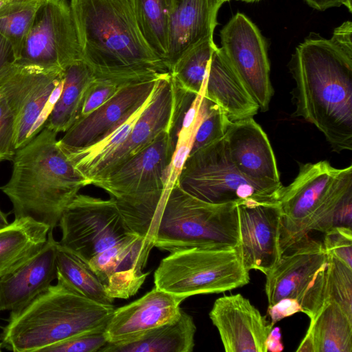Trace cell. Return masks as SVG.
<instances>
[{"label":"cell","instance_id":"7","mask_svg":"<svg viewBox=\"0 0 352 352\" xmlns=\"http://www.w3.org/2000/svg\"><path fill=\"white\" fill-rule=\"evenodd\" d=\"M250 280L238 248H194L170 252L154 274L155 287L185 299L230 291Z\"/></svg>","mask_w":352,"mask_h":352},{"label":"cell","instance_id":"9","mask_svg":"<svg viewBox=\"0 0 352 352\" xmlns=\"http://www.w3.org/2000/svg\"><path fill=\"white\" fill-rule=\"evenodd\" d=\"M328 254L322 242L305 235L290 245L266 274L268 308L283 299H293L301 312L313 318L326 301Z\"/></svg>","mask_w":352,"mask_h":352},{"label":"cell","instance_id":"24","mask_svg":"<svg viewBox=\"0 0 352 352\" xmlns=\"http://www.w3.org/2000/svg\"><path fill=\"white\" fill-rule=\"evenodd\" d=\"M204 85V96L217 104L232 122L253 117L259 111L220 48L211 56Z\"/></svg>","mask_w":352,"mask_h":352},{"label":"cell","instance_id":"23","mask_svg":"<svg viewBox=\"0 0 352 352\" xmlns=\"http://www.w3.org/2000/svg\"><path fill=\"white\" fill-rule=\"evenodd\" d=\"M226 0H175L168 22L164 63L170 72L179 58L197 43L213 38L217 14Z\"/></svg>","mask_w":352,"mask_h":352},{"label":"cell","instance_id":"14","mask_svg":"<svg viewBox=\"0 0 352 352\" xmlns=\"http://www.w3.org/2000/svg\"><path fill=\"white\" fill-rule=\"evenodd\" d=\"M175 148L168 131H164L93 185L113 199L164 191Z\"/></svg>","mask_w":352,"mask_h":352},{"label":"cell","instance_id":"12","mask_svg":"<svg viewBox=\"0 0 352 352\" xmlns=\"http://www.w3.org/2000/svg\"><path fill=\"white\" fill-rule=\"evenodd\" d=\"M82 59L75 23L67 0H45L23 42L16 63L64 69Z\"/></svg>","mask_w":352,"mask_h":352},{"label":"cell","instance_id":"11","mask_svg":"<svg viewBox=\"0 0 352 352\" xmlns=\"http://www.w3.org/2000/svg\"><path fill=\"white\" fill-rule=\"evenodd\" d=\"M63 69L15 63L0 84V94L16 118L15 147L27 144L45 127L60 96Z\"/></svg>","mask_w":352,"mask_h":352},{"label":"cell","instance_id":"25","mask_svg":"<svg viewBox=\"0 0 352 352\" xmlns=\"http://www.w3.org/2000/svg\"><path fill=\"white\" fill-rule=\"evenodd\" d=\"M298 352H351L352 318L335 301L328 300L310 319Z\"/></svg>","mask_w":352,"mask_h":352},{"label":"cell","instance_id":"18","mask_svg":"<svg viewBox=\"0 0 352 352\" xmlns=\"http://www.w3.org/2000/svg\"><path fill=\"white\" fill-rule=\"evenodd\" d=\"M153 243L135 234L94 256L87 263L113 299H127L140 289Z\"/></svg>","mask_w":352,"mask_h":352},{"label":"cell","instance_id":"15","mask_svg":"<svg viewBox=\"0 0 352 352\" xmlns=\"http://www.w3.org/2000/svg\"><path fill=\"white\" fill-rule=\"evenodd\" d=\"M239 250L245 268L265 275L280 260L281 212L277 201L243 200L236 203Z\"/></svg>","mask_w":352,"mask_h":352},{"label":"cell","instance_id":"40","mask_svg":"<svg viewBox=\"0 0 352 352\" xmlns=\"http://www.w3.org/2000/svg\"><path fill=\"white\" fill-rule=\"evenodd\" d=\"M16 61L11 43L0 34V84Z\"/></svg>","mask_w":352,"mask_h":352},{"label":"cell","instance_id":"27","mask_svg":"<svg viewBox=\"0 0 352 352\" xmlns=\"http://www.w3.org/2000/svg\"><path fill=\"white\" fill-rule=\"evenodd\" d=\"M196 325L192 317L182 309L179 317L126 343H107L100 352H192Z\"/></svg>","mask_w":352,"mask_h":352},{"label":"cell","instance_id":"10","mask_svg":"<svg viewBox=\"0 0 352 352\" xmlns=\"http://www.w3.org/2000/svg\"><path fill=\"white\" fill-rule=\"evenodd\" d=\"M58 226L59 245L86 263L133 233L115 201L77 194L64 210Z\"/></svg>","mask_w":352,"mask_h":352},{"label":"cell","instance_id":"22","mask_svg":"<svg viewBox=\"0 0 352 352\" xmlns=\"http://www.w3.org/2000/svg\"><path fill=\"white\" fill-rule=\"evenodd\" d=\"M53 230L41 250L22 265L0 278V311H14L28 304L56 278L58 242Z\"/></svg>","mask_w":352,"mask_h":352},{"label":"cell","instance_id":"13","mask_svg":"<svg viewBox=\"0 0 352 352\" xmlns=\"http://www.w3.org/2000/svg\"><path fill=\"white\" fill-rule=\"evenodd\" d=\"M222 54L258 105L269 109L274 94L266 42L256 25L236 13L220 32Z\"/></svg>","mask_w":352,"mask_h":352},{"label":"cell","instance_id":"28","mask_svg":"<svg viewBox=\"0 0 352 352\" xmlns=\"http://www.w3.org/2000/svg\"><path fill=\"white\" fill-rule=\"evenodd\" d=\"M95 76L82 60L63 69L61 92L47 118L45 127L58 133L66 132L78 120L85 91Z\"/></svg>","mask_w":352,"mask_h":352},{"label":"cell","instance_id":"21","mask_svg":"<svg viewBox=\"0 0 352 352\" xmlns=\"http://www.w3.org/2000/svg\"><path fill=\"white\" fill-rule=\"evenodd\" d=\"M173 104L170 74L158 79L126 141L102 164L92 185L147 146L170 127Z\"/></svg>","mask_w":352,"mask_h":352},{"label":"cell","instance_id":"49","mask_svg":"<svg viewBox=\"0 0 352 352\" xmlns=\"http://www.w3.org/2000/svg\"><path fill=\"white\" fill-rule=\"evenodd\" d=\"M227 1H229V0H226Z\"/></svg>","mask_w":352,"mask_h":352},{"label":"cell","instance_id":"37","mask_svg":"<svg viewBox=\"0 0 352 352\" xmlns=\"http://www.w3.org/2000/svg\"><path fill=\"white\" fill-rule=\"evenodd\" d=\"M16 118L11 107L0 94V162L12 160L15 153Z\"/></svg>","mask_w":352,"mask_h":352},{"label":"cell","instance_id":"35","mask_svg":"<svg viewBox=\"0 0 352 352\" xmlns=\"http://www.w3.org/2000/svg\"><path fill=\"white\" fill-rule=\"evenodd\" d=\"M324 234L322 245L327 254L352 268L351 227L337 226Z\"/></svg>","mask_w":352,"mask_h":352},{"label":"cell","instance_id":"6","mask_svg":"<svg viewBox=\"0 0 352 352\" xmlns=\"http://www.w3.org/2000/svg\"><path fill=\"white\" fill-rule=\"evenodd\" d=\"M239 244L236 202L207 203L175 183L166 197L154 247L170 253L194 248H237Z\"/></svg>","mask_w":352,"mask_h":352},{"label":"cell","instance_id":"44","mask_svg":"<svg viewBox=\"0 0 352 352\" xmlns=\"http://www.w3.org/2000/svg\"><path fill=\"white\" fill-rule=\"evenodd\" d=\"M17 0H0V14L8 9Z\"/></svg>","mask_w":352,"mask_h":352},{"label":"cell","instance_id":"45","mask_svg":"<svg viewBox=\"0 0 352 352\" xmlns=\"http://www.w3.org/2000/svg\"><path fill=\"white\" fill-rule=\"evenodd\" d=\"M9 223L8 221V214L4 213L0 209V228L4 227Z\"/></svg>","mask_w":352,"mask_h":352},{"label":"cell","instance_id":"31","mask_svg":"<svg viewBox=\"0 0 352 352\" xmlns=\"http://www.w3.org/2000/svg\"><path fill=\"white\" fill-rule=\"evenodd\" d=\"M217 47L213 38H210L186 51L170 71L173 82L189 92L199 94L203 89L208 63Z\"/></svg>","mask_w":352,"mask_h":352},{"label":"cell","instance_id":"38","mask_svg":"<svg viewBox=\"0 0 352 352\" xmlns=\"http://www.w3.org/2000/svg\"><path fill=\"white\" fill-rule=\"evenodd\" d=\"M121 87L111 80L95 78L85 91L78 120L89 115L106 102Z\"/></svg>","mask_w":352,"mask_h":352},{"label":"cell","instance_id":"20","mask_svg":"<svg viewBox=\"0 0 352 352\" xmlns=\"http://www.w3.org/2000/svg\"><path fill=\"white\" fill-rule=\"evenodd\" d=\"M185 300L154 287L136 300L115 309L105 328L108 343L132 342L151 330L177 319Z\"/></svg>","mask_w":352,"mask_h":352},{"label":"cell","instance_id":"46","mask_svg":"<svg viewBox=\"0 0 352 352\" xmlns=\"http://www.w3.org/2000/svg\"><path fill=\"white\" fill-rule=\"evenodd\" d=\"M346 8H348L349 12H352V0H346Z\"/></svg>","mask_w":352,"mask_h":352},{"label":"cell","instance_id":"2","mask_svg":"<svg viewBox=\"0 0 352 352\" xmlns=\"http://www.w3.org/2000/svg\"><path fill=\"white\" fill-rule=\"evenodd\" d=\"M294 116L314 124L336 152L352 150V50L320 36L296 49Z\"/></svg>","mask_w":352,"mask_h":352},{"label":"cell","instance_id":"30","mask_svg":"<svg viewBox=\"0 0 352 352\" xmlns=\"http://www.w3.org/2000/svg\"><path fill=\"white\" fill-rule=\"evenodd\" d=\"M131 1L142 36L154 53L164 63L168 50L169 16L175 0Z\"/></svg>","mask_w":352,"mask_h":352},{"label":"cell","instance_id":"34","mask_svg":"<svg viewBox=\"0 0 352 352\" xmlns=\"http://www.w3.org/2000/svg\"><path fill=\"white\" fill-rule=\"evenodd\" d=\"M204 100L205 114L195 132L190 153L223 138L232 122L217 104L206 97Z\"/></svg>","mask_w":352,"mask_h":352},{"label":"cell","instance_id":"26","mask_svg":"<svg viewBox=\"0 0 352 352\" xmlns=\"http://www.w3.org/2000/svg\"><path fill=\"white\" fill-rule=\"evenodd\" d=\"M50 228L30 217L14 219L0 228V278L12 272L38 252Z\"/></svg>","mask_w":352,"mask_h":352},{"label":"cell","instance_id":"5","mask_svg":"<svg viewBox=\"0 0 352 352\" xmlns=\"http://www.w3.org/2000/svg\"><path fill=\"white\" fill-rule=\"evenodd\" d=\"M278 202L283 253L313 231L351 227L352 166L336 168L326 160L302 164L294 181L282 188Z\"/></svg>","mask_w":352,"mask_h":352},{"label":"cell","instance_id":"29","mask_svg":"<svg viewBox=\"0 0 352 352\" xmlns=\"http://www.w3.org/2000/svg\"><path fill=\"white\" fill-rule=\"evenodd\" d=\"M56 279L84 297L105 306H113L102 282L81 258L59 245L56 254Z\"/></svg>","mask_w":352,"mask_h":352},{"label":"cell","instance_id":"19","mask_svg":"<svg viewBox=\"0 0 352 352\" xmlns=\"http://www.w3.org/2000/svg\"><path fill=\"white\" fill-rule=\"evenodd\" d=\"M224 138L233 164L243 176L265 186L283 188L270 140L253 117L232 122Z\"/></svg>","mask_w":352,"mask_h":352},{"label":"cell","instance_id":"3","mask_svg":"<svg viewBox=\"0 0 352 352\" xmlns=\"http://www.w3.org/2000/svg\"><path fill=\"white\" fill-rule=\"evenodd\" d=\"M57 134L44 127L17 149L11 177L0 188L12 204L14 219L30 217L51 230L79 190L87 186L60 148Z\"/></svg>","mask_w":352,"mask_h":352},{"label":"cell","instance_id":"42","mask_svg":"<svg viewBox=\"0 0 352 352\" xmlns=\"http://www.w3.org/2000/svg\"><path fill=\"white\" fill-rule=\"evenodd\" d=\"M267 351L278 352L283 349L281 333L278 327L273 328L267 340Z\"/></svg>","mask_w":352,"mask_h":352},{"label":"cell","instance_id":"8","mask_svg":"<svg viewBox=\"0 0 352 352\" xmlns=\"http://www.w3.org/2000/svg\"><path fill=\"white\" fill-rule=\"evenodd\" d=\"M176 183L190 195L213 204L277 201L282 189L243 176L233 164L224 138L190 153Z\"/></svg>","mask_w":352,"mask_h":352},{"label":"cell","instance_id":"17","mask_svg":"<svg viewBox=\"0 0 352 352\" xmlns=\"http://www.w3.org/2000/svg\"><path fill=\"white\" fill-rule=\"evenodd\" d=\"M226 352H267L274 327L265 316L241 294L217 298L209 313Z\"/></svg>","mask_w":352,"mask_h":352},{"label":"cell","instance_id":"16","mask_svg":"<svg viewBox=\"0 0 352 352\" xmlns=\"http://www.w3.org/2000/svg\"><path fill=\"white\" fill-rule=\"evenodd\" d=\"M157 80L122 86L106 102L76 120L58 140L60 148L69 154L104 139L146 103Z\"/></svg>","mask_w":352,"mask_h":352},{"label":"cell","instance_id":"47","mask_svg":"<svg viewBox=\"0 0 352 352\" xmlns=\"http://www.w3.org/2000/svg\"><path fill=\"white\" fill-rule=\"evenodd\" d=\"M238 1H242L247 2V3H254V2L258 1L260 0H238Z\"/></svg>","mask_w":352,"mask_h":352},{"label":"cell","instance_id":"33","mask_svg":"<svg viewBox=\"0 0 352 352\" xmlns=\"http://www.w3.org/2000/svg\"><path fill=\"white\" fill-rule=\"evenodd\" d=\"M328 256L326 299L335 301L352 318V268L332 256Z\"/></svg>","mask_w":352,"mask_h":352},{"label":"cell","instance_id":"39","mask_svg":"<svg viewBox=\"0 0 352 352\" xmlns=\"http://www.w3.org/2000/svg\"><path fill=\"white\" fill-rule=\"evenodd\" d=\"M301 312L298 302L293 299H283L267 309L270 322L274 324L284 318Z\"/></svg>","mask_w":352,"mask_h":352},{"label":"cell","instance_id":"32","mask_svg":"<svg viewBox=\"0 0 352 352\" xmlns=\"http://www.w3.org/2000/svg\"><path fill=\"white\" fill-rule=\"evenodd\" d=\"M45 0H17L0 14V34L12 45L16 60L36 12Z\"/></svg>","mask_w":352,"mask_h":352},{"label":"cell","instance_id":"41","mask_svg":"<svg viewBox=\"0 0 352 352\" xmlns=\"http://www.w3.org/2000/svg\"><path fill=\"white\" fill-rule=\"evenodd\" d=\"M331 39L341 47L352 50V23L347 21L336 28Z\"/></svg>","mask_w":352,"mask_h":352},{"label":"cell","instance_id":"4","mask_svg":"<svg viewBox=\"0 0 352 352\" xmlns=\"http://www.w3.org/2000/svg\"><path fill=\"white\" fill-rule=\"evenodd\" d=\"M114 310V306L95 302L57 280L10 311L0 342L14 352H42L77 335L105 329Z\"/></svg>","mask_w":352,"mask_h":352},{"label":"cell","instance_id":"36","mask_svg":"<svg viewBox=\"0 0 352 352\" xmlns=\"http://www.w3.org/2000/svg\"><path fill=\"white\" fill-rule=\"evenodd\" d=\"M108 342L105 329L77 335L44 349L42 352H96Z\"/></svg>","mask_w":352,"mask_h":352},{"label":"cell","instance_id":"1","mask_svg":"<svg viewBox=\"0 0 352 352\" xmlns=\"http://www.w3.org/2000/svg\"><path fill=\"white\" fill-rule=\"evenodd\" d=\"M82 59L96 78L120 86L170 74L138 27L131 0H71Z\"/></svg>","mask_w":352,"mask_h":352},{"label":"cell","instance_id":"48","mask_svg":"<svg viewBox=\"0 0 352 352\" xmlns=\"http://www.w3.org/2000/svg\"><path fill=\"white\" fill-rule=\"evenodd\" d=\"M1 348H2V346H1V342H0V352L1 351Z\"/></svg>","mask_w":352,"mask_h":352},{"label":"cell","instance_id":"43","mask_svg":"<svg viewBox=\"0 0 352 352\" xmlns=\"http://www.w3.org/2000/svg\"><path fill=\"white\" fill-rule=\"evenodd\" d=\"M312 8L318 10H324L329 8L338 7L341 5L346 6V0H305Z\"/></svg>","mask_w":352,"mask_h":352}]
</instances>
